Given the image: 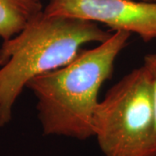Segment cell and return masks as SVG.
I'll use <instances>...</instances> for the list:
<instances>
[{"label": "cell", "mask_w": 156, "mask_h": 156, "mask_svg": "<svg viewBox=\"0 0 156 156\" xmlns=\"http://www.w3.org/2000/svg\"><path fill=\"white\" fill-rule=\"evenodd\" d=\"M149 1H154V2H156V0H149Z\"/></svg>", "instance_id": "cell-7"}, {"label": "cell", "mask_w": 156, "mask_h": 156, "mask_svg": "<svg viewBox=\"0 0 156 156\" xmlns=\"http://www.w3.org/2000/svg\"><path fill=\"white\" fill-rule=\"evenodd\" d=\"M44 9L41 0H0V37L12 38Z\"/></svg>", "instance_id": "cell-5"}, {"label": "cell", "mask_w": 156, "mask_h": 156, "mask_svg": "<svg viewBox=\"0 0 156 156\" xmlns=\"http://www.w3.org/2000/svg\"><path fill=\"white\" fill-rule=\"evenodd\" d=\"M114 31L77 17L47 16L44 11L0 48V127L30 80L71 62L88 44H101Z\"/></svg>", "instance_id": "cell-2"}, {"label": "cell", "mask_w": 156, "mask_h": 156, "mask_svg": "<svg viewBox=\"0 0 156 156\" xmlns=\"http://www.w3.org/2000/svg\"><path fill=\"white\" fill-rule=\"evenodd\" d=\"M145 1H149V0H145Z\"/></svg>", "instance_id": "cell-8"}, {"label": "cell", "mask_w": 156, "mask_h": 156, "mask_svg": "<svg viewBox=\"0 0 156 156\" xmlns=\"http://www.w3.org/2000/svg\"><path fill=\"white\" fill-rule=\"evenodd\" d=\"M94 137L104 156H156V125L149 74L141 65L99 100Z\"/></svg>", "instance_id": "cell-3"}, {"label": "cell", "mask_w": 156, "mask_h": 156, "mask_svg": "<svg viewBox=\"0 0 156 156\" xmlns=\"http://www.w3.org/2000/svg\"><path fill=\"white\" fill-rule=\"evenodd\" d=\"M142 65L146 68V69L147 70L150 76L156 125V52L147 54L143 58Z\"/></svg>", "instance_id": "cell-6"}, {"label": "cell", "mask_w": 156, "mask_h": 156, "mask_svg": "<svg viewBox=\"0 0 156 156\" xmlns=\"http://www.w3.org/2000/svg\"><path fill=\"white\" fill-rule=\"evenodd\" d=\"M132 34L114 31L104 42L81 50L62 67L30 80L26 88L37 100V117L44 135L79 140L94 137L93 114L104 83Z\"/></svg>", "instance_id": "cell-1"}, {"label": "cell", "mask_w": 156, "mask_h": 156, "mask_svg": "<svg viewBox=\"0 0 156 156\" xmlns=\"http://www.w3.org/2000/svg\"><path fill=\"white\" fill-rule=\"evenodd\" d=\"M47 16H66L126 31L147 43L156 39V2L145 0H49Z\"/></svg>", "instance_id": "cell-4"}]
</instances>
